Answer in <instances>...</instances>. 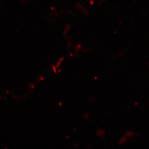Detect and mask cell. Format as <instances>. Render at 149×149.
Returning <instances> with one entry per match:
<instances>
[{"mask_svg":"<svg viewBox=\"0 0 149 149\" xmlns=\"http://www.w3.org/2000/svg\"><path fill=\"white\" fill-rule=\"evenodd\" d=\"M53 68H54V71L55 72V73H56V71L55 68L54 67H53Z\"/></svg>","mask_w":149,"mask_h":149,"instance_id":"obj_1","label":"cell"}]
</instances>
